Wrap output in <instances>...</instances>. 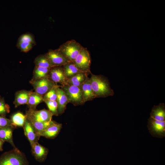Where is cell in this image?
<instances>
[{
  "mask_svg": "<svg viewBox=\"0 0 165 165\" xmlns=\"http://www.w3.org/2000/svg\"><path fill=\"white\" fill-rule=\"evenodd\" d=\"M91 85L96 98L112 96L114 92L111 89L108 79L102 75H96L90 73Z\"/></svg>",
  "mask_w": 165,
  "mask_h": 165,
  "instance_id": "6da1fadb",
  "label": "cell"
},
{
  "mask_svg": "<svg viewBox=\"0 0 165 165\" xmlns=\"http://www.w3.org/2000/svg\"><path fill=\"white\" fill-rule=\"evenodd\" d=\"M59 85H57L53 87L51 90L43 96V99H46L51 101L56 100V89Z\"/></svg>",
  "mask_w": 165,
  "mask_h": 165,
  "instance_id": "f1b7e54d",
  "label": "cell"
},
{
  "mask_svg": "<svg viewBox=\"0 0 165 165\" xmlns=\"http://www.w3.org/2000/svg\"><path fill=\"white\" fill-rule=\"evenodd\" d=\"M73 62L81 72L87 73H91V57L89 51L86 48L83 47Z\"/></svg>",
  "mask_w": 165,
  "mask_h": 165,
  "instance_id": "5b68a950",
  "label": "cell"
},
{
  "mask_svg": "<svg viewBox=\"0 0 165 165\" xmlns=\"http://www.w3.org/2000/svg\"><path fill=\"white\" fill-rule=\"evenodd\" d=\"M49 78L56 84H60V86L66 84L67 80L62 66L51 68L49 72Z\"/></svg>",
  "mask_w": 165,
  "mask_h": 165,
  "instance_id": "30bf717a",
  "label": "cell"
},
{
  "mask_svg": "<svg viewBox=\"0 0 165 165\" xmlns=\"http://www.w3.org/2000/svg\"><path fill=\"white\" fill-rule=\"evenodd\" d=\"M10 112V106L5 103L3 98H0V116L5 117Z\"/></svg>",
  "mask_w": 165,
  "mask_h": 165,
  "instance_id": "83f0119b",
  "label": "cell"
},
{
  "mask_svg": "<svg viewBox=\"0 0 165 165\" xmlns=\"http://www.w3.org/2000/svg\"><path fill=\"white\" fill-rule=\"evenodd\" d=\"M4 141L0 138V151H2L3 150V145L4 143Z\"/></svg>",
  "mask_w": 165,
  "mask_h": 165,
  "instance_id": "1f68e13d",
  "label": "cell"
},
{
  "mask_svg": "<svg viewBox=\"0 0 165 165\" xmlns=\"http://www.w3.org/2000/svg\"><path fill=\"white\" fill-rule=\"evenodd\" d=\"M62 124L54 121L53 123L41 133L39 136H43L50 139H53L57 137L60 133Z\"/></svg>",
  "mask_w": 165,
  "mask_h": 165,
  "instance_id": "4fadbf2b",
  "label": "cell"
},
{
  "mask_svg": "<svg viewBox=\"0 0 165 165\" xmlns=\"http://www.w3.org/2000/svg\"><path fill=\"white\" fill-rule=\"evenodd\" d=\"M84 103L95 98L90 83V78L88 77L80 86Z\"/></svg>",
  "mask_w": 165,
  "mask_h": 165,
  "instance_id": "5bb4252c",
  "label": "cell"
},
{
  "mask_svg": "<svg viewBox=\"0 0 165 165\" xmlns=\"http://www.w3.org/2000/svg\"><path fill=\"white\" fill-rule=\"evenodd\" d=\"M45 55L53 67L63 66L71 62L64 56L57 49H50Z\"/></svg>",
  "mask_w": 165,
  "mask_h": 165,
  "instance_id": "9c48e42d",
  "label": "cell"
},
{
  "mask_svg": "<svg viewBox=\"0 0 165 165\" xmlns=\"http://www.w3.org/2000/svg\"><path fill=\"white\" fill-rule=\"evenodd\" d=\"M29 82L33 87L35 92L43 97L57 85L48 78L34 80L31 79Z\"/></svg>",
  "mask_w": 165,
  "mask_h": 165,
  "instance_id": "52a82bcc",
  "label": "cell"
},
{
  "mask_svg": "<svg viewBox=\"0 0 165 165\" xmlns=\"http://www.w3.org/2000/svg\"><path fill=\"white\" fill-rule=\"evenodd\" d=\"M82 47L79 42L72 39L63 44L57 49L66 58L73 62Z\"/></svg>",
  "mask_w": 165,
  "mask_h": 165,
  "instance_id": "3957f363",
  "label": "cell"
},
{
  "mask_svg": "<svg viewBox=\"0 0 165 165\" xmlns=\"http://www.w3.org/2000/svg\"><path fill=\"white\" fill-rule=\"evenodd\" d=\"M25 135L28 138L30 145L38 142L40 137L36 133L32 124L27 119L23 127Z\"/></svg>",
  "mask_w": 165,
  "mask_h": 165,
  "instance_id": "9a60e30c",
  "label": "cell"
},
{
  "mask_svg": "<svg viewBox=\"0 0 165 165\" xmlns=\"http://www.w3.org/2000/svg\"><path fill=\"white\" fill-rule=\"evenodd\" d=\"M1 97V96L0 95V98Z\"/></svg>",
  "mask_w": 165,
  "mask_h": 165,
  "instance_id": "d6a6232c",
  "label": "cell"
},
{
  "mask_svg": "<svg viewBox=\"0 0 165 165\" xmlns=\"http://www.w3.org/2000/svg\"><path fill=\"white\" fill-rule=\"evenodd\" d=\"M51 68L35 66L33 72V76L31 80L49 78V74Z\"/></svg>",
  "mask_w": 165,
  "mask_h": 165,
  "instance_id": "603a6c76",
  "label": "cell"
},
{
  "mask_svg": "<svg viewBox=\"0 0 165 165\" xmlns=\"http://www.w3.org/2000/svg\"><path fill=\"white\" fill-rule=\"evenodd\" d=\"M54 122L53 121L51 120L47 122H29L32 124L37 134L39 136V134L53 123Z\"/></svg>",
  "mask_w": 165,
  "mask_h": 165,
  "instance_id": "d4e9b609",
  "label": "cell"
},
{
  "mask_svg": "<svg viewBox=\"0 0 165 165\" xmlns=\"http://www.w3.org/2000/svg\"><path fill=\"white\" fill-rule=\"evenodd\" d=\"M88 74L82 72L79 73L71 78L68 79L66 84L76 86H80L87 77Z\"/></svg>",
  "mask_w": 165,
  "mask_h": 165,
  "instance_id": "d6986e66",
  "label": "cell"
},
{
  "mask_svg": "<svg viewBox=\"0 0 165 165\" xmlns=\"http://www.w3.org/2000/svg\"><path fill=\"white\" fill-rule=\"evenodd\" d=\"M56 90L57 112L58 114L61 115L64 112L67 105L69 102L64 92L60 87V85L57 86Z\"/></svg>",
  "mask_w": 165,
  "mask_h": 165,
  "instance_id": "7c38bea8",
  "label": "cell"
},
{
  "mask_svg": "<svg viewBox=\"0 0 165 165\" xmlns=\"http://www.w3.org/2000/svg\"><path fill=\"white\" fill-rule=\"evenodd\" d=\"M62 67L65 75L67 79L82 72L77 68L72 62L66 64Z\"/></svg>",
  "mask_w": 165,
  "mask_h": 165,
  "instance_id": "7402d4cb",
  "label": "cell"
},
{
  "mask_svg": "<svg viewBox=\"0 0 165 165\" xmlns=\"http://www.w3.org/2000/svg\"><path fill=\"white\" fill-rule=\"evenodd\" d=\"M0 165H29V163L24 154L16 148L0 156Z\"/></svg>",
  "mask_w": 165,
  "mask_h": 165,
  "instance_id": "7a4b0ae2",
  "label": "cell"
},
{
  "mask_svg": "<svg viewBox=\"0 0 165 165\" xmlns=\"http://www.w3.org/2000/svg\"><path fill=\"white\" fill-rule=\"evenodd\" d=\"M43 102V97L35 92H31L28 104L29 109L35 110L37 106Z\"/></svg>",
  "mask_w": 165,
  "mask_h": 165,
  "instance_id": "ffe728a7",
  "label": "cell"
},
{
  "mask_svg": "<svg viewBox=\"0 0 165 165\" xmlns=\"http://www.w3.org/2000/svg\"><path fill=\"white\" fill-rule=\"evenodd\" d=\"M27 119L29 122H47L52 120L53 116L49 110H36L29 109L26 112Z\"/></svg>",
  "mask_w": 165,
  "mask_h": 165,
  "instance_id": "8992f818",
  "label": "cell"
},
{
  "mask_svg": "<svg viewBox=\"0 0 165 165\" xmlns=\"http://www.w3.org/2000/svg\"><path fill=\"white\" fill-rule=\"evenodd\" d=\"M15 128L12 126L0 128V138L4 142L10 143L13 148H16L13 142V133Z\"/></svg>",
  "mask_w": 165,
  "mask_h": 165,
  "instance_id": "ac0fdd59",
  "label": "cell"
},
{
  "mask_svg": "<svg viewBox=\"0 0 165 165\" xmlns=\"http://www.w3.org/2000/svg\"><path fill=\"white\" fill-rule=\"evenodd\" d=\"M34 45L27 42H17L16 46L21 51L27 53L31 50Z\"/></svg>",
  "mask_w": 165,
  "mask_h": 165,
  "instance_id": "f546056e",
  "label": "cell"
},
{
  "mask_svg": "<svg viewBox=\"0 0 165 165\" xmlns=\"http://www.w3.org/2000/svg\"><path fill=\"white\" fill-rule=\"evenodd\" d=\"M17 42H27L35 45L36 42L34 36L30 33H25L21 35L19 38Z\"/></svg>",
  "mask_w": 165,
  "mask_h": 165,
  "instance_id": "4316f807",
  "label": "cell"
},
{
  "mask_svg": "<svg viewBox=\"0 0 165 165\" xmlns=\"http://www.w3.org/2000/svg\"><path fill=\"white\" fill-rule=\"evenodd\" d=\"M43 102L46 104L49 111L53 115L56 116L58 115L57 112V104L56 101H51L43 99Z\"/></svg>",
  "mask_w": 165,
  "mask_h": 165,
  "instance_id": "484cf974",
  "label": "cell"
},
{
  "mask_svg": "<svg viewBox=\"0 0 165 165\" xmlns=\"http://www.w3.org/2000/svg\"><path fill=\"white\" fill-rule=\"evenodd\" d=\"M10 126H13L10 119L6 118L5 117L0 116V128Z\"/></svg>",
  "mask_w": 165,
  "mask_h": 165,
  "instance_id": "4dcf8cb0",
  "label": "cell"
},
{
  "mask_svg": "<svg viewBox=\"0 0 165 165\" xmlns=\"http://www.w3.org/2000/svg\"><path fill=\"white\" fill-rule=\"evenodd\" d=\"M147 127L153 137L162 138L165 136V121H159L150 117L148 120Z\"/></svg>",
  "mask_w": 165,
  "mask_h": 165,
  "instance_id": "ba28073f",
  "label": "cell"
},
{
  "mask_svg": "<svg viewBox=\"0 0 165 165\" xmlns=\"http://www.w3.org/2000/svg\"><path fill=\"white\" fill-rule=\"evenodd\" d=\"M150 117L160 121H165V105L164 103H161L154 105L150 113Z\"/></svg>",
  "mask_w": 165,
  "mask_h": 165,
  "instance_id": "e0dca14e",
  "label": "cell"
},
{
  "mask_svg": "<svg viewBox=\"0 0 165 165\" xmlns=\"http://www.w3.org/2000/svg\"><path fill=\"white\" fill-rule=\"evenodd\" d=\"M64 92L69 103L75 106L81 105L84 103L80 86H76L65 84L60 86Z\"/></svg>",
  "mask_w": 165,
  "mask_h": 165,
  "instance_id": "277c9868",
  "label": "cell"
},
{
  "mask_svg": "<svg viewBox=\"0 0 165 165\" xmlns=\"http://www.w3.org/2000/svg\"><path fill=\"white\" fill-rule=\"evenodd\" d=\"M34 62L35 66L47 68L53 67L45 54L40 55L35 59Z\"/></svg>",
  "mask_w": 165,
  "mask_h": 165,
  "instance_id": "cb8c5ba5",
  "label": "cell"
},
{
  "mask_svg": "<svg viewBox=\"0 0 165 165\" xmlns=\"http://www.w3.org/2000/svg\"><path fill=\"white\" fill-rule=\"evenodd\" d=\"M31 145L32 153L35 159L40 162L44 161L48 154V149L40 144L38 142Z\"/></svg>",
  "mask_w": 165,
  "mask_h": 165,
  "instance_id": "8fae6325",
  "label": "cell"
},
{
  "mask_svg": "<svg viewBox=\"0 0 165 165\" xmlns=\"http://www.w3.org/2000/svg\"><path fill=\"white\" fill-rule=\"evenodd\" d=\"M32 91L22 90L16 92L13 104L15 108L22 105H28L29 96Z\"/></svg>",
  "mask_w": 165,
  "mask_h": 165,
  "instance_id": "2e32d148",
  "label": "cell"
},
{
  "mask_svg": "<svg viewBox=\"0 0 165 165\" xmlns=\"http://www.w3.org/2000/svg\"><path fill=\"white\" fill-rule=\"evenodd\" d=\"M27 119L26 115L20 112H17L13 114L10 119L12 126L16 128L17 127H23Z\"/></svg>",
  "mask_w": 165,
  "mask_h": 165,
  "instance_id": "44dd1931",
  "label": "cell"
}]
</instances>
